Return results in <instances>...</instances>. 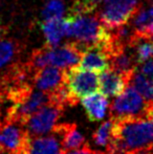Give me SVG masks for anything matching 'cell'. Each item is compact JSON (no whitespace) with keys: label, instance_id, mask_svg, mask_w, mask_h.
I'll list each match as a JSON object with an SVG mask.
<instances>
[{"label":"cell","instance_id":"6da1fadb","mask_svg":"<svg viewBox=\"0 0 153 154\" xmlns=\"http://www.w3.org/2000/svg\"><path fill=\"white\" fill-rule=\"evenodd\" d=\"M110 119L113 121L125 119H152V102L142 97L132 86L128 85L111 103Z\"/></svg>","mask_w":153,"mask_h":154},{"label":"cell","instance_id":"7a4b0ae2","mask_svg":"<svg viewBox=\"0 0 153 154\" xmlns=\"http://www.w3.org/2000/svg\"><path fill=\"white\" fill-rule=\"evenodd\" d=\"M105 31L106 27L101 23L98 17L84 15L72 19L66 36L75 37L78 40V46L83 53L87 47L98 42Z\"/></svg>","mask_w":153,"mask_h":154},{"label":"cell","instance_id":"3957f363","mask_svg":"<svg viewBox=\"0 0 153 154\" xmlns=\"http://www.w3.org/2000/svg\"><path fill=\"white\" fill-rule=\"evenodd\" d=\"M137 0H104L98 18L107 29L126 24L139 10Z\"/></svg>","mask_w":153,"mask_h":154},{"label":"cell","instance_id":"277c9868","mask_svg":"<svg viewBox=\"0 0 153 154\" xmlns=\"http://www.w3.org/2000/svg\"><path fill=\"white\" fill-rule=\"evenodd\" d=\"M63 80L70 93L77 99L99 89V75L94 71L83 70L78 66L63 68Z\"/></svg>","mask_w":153,"mask_h":154},{"label":"cell","instance_id":"5b68a950","mask_svg":"<svg viewBox=\"0 0 153 154\" xmlns=\"http://www.w3.org/2000/svg\"><path fill=\"white\" fill-rule=\"evenodd\" d=\"M63 108L61 105L49 101L46 105L36 111L24 123V127L31 137L44 135L50 132L54 126L63 113Z\"/></svg>","mask_w":153,"mask_h":154},{"label":"cell","instance_id":"8992f818","mask_svg":"<svg viewBox=\"0 0 153 154\" xmlns=\"http://www.w3.org/2000/svg\"><path fill=\"white\" fill-rule=\"evenodd\" d=\"M47 46V45H46ZM82 51L77 42L67 43L63 46H47V62L48 66L67 68L79 63Z\"/></svg>","mask_w":153,"mask_h":154},{"label":"cell","instance_id":"52a82bcc","mask_svg":"<svg viewBox=\"0 0 153 154\" xmlns=\"http://www.w3.org/2000/svg\"><path fill=\"white\" fill-rule=\"evenodd\" d=\"M64 82L63 69L56 66H45L34 75L33 84L39 90L51 92Z\"/></svg>","mask_w":153,"mask_h":154},{"label":"cell","instance_id":"ba28073f","mask_svg":"<svg viewBox=\"0 0 153 154\" xmlns=\"http://www.w3.org/2000/svg\"><path fill=\"white\" fill-rule=\"evenodd\" d=\"M26 154H63L60 137L54 131L48 135L31 137L26 148Z\"/></svg>","mask_w":153,"mask_h":154},{"label":"cell","instance_id":"9c48e42d","mask_svg":"<svg viewBox=\"0 0 153 154\" xmlns=\"http://www.w3.org/2000/svg\"><path fill=\"white\" fill-rule=\"evenodd\" d=\"M79 67L82 69L103 72L109 69V60L106 54L100 47L93 44L87 47L82 53L79 61Z\"/></svg>","mask_w":153,"mask_h":154},{"label":"cell","instance_id":"30bf717a","mask_svg":"<svg viewBox=\"0 0 153 154\" xmlns=\"http://www.w3.org/2000/svg\"><path fill=\"white\" fill-rule=\"evenodd\" d=\"M50 131H54L58 134L61 140V145L63 150L77 149L86 144L85 137L82 135L81 132L78 130L76 124H56Z\"/></svg>","mask_w":153,"mask_h":154},{"label":"cell","instance_id":"8fae6325","mask_svg":"<svg viewBox=\"0 0 153 154\" xmlns=\"http://www.w3.org/2000/svg\"><path fill=\"white\" fill-rule=\"evenodd\" d=\"M82 105L90 122H100L106 116L108 100L106 95L103 93L92 92L83 97Z\"/></svg>","mask_w":153,"mask_h":154},{"label":"cell","instance_id":"7c38bea8","mask_svg":"<svg viewBox=\"0 0 153 154\" xmlns=\"http://www.w3.org/2000/svg\"><path fill=\"white\" fill-rule=\"evenodd\" d=\"M70 23H72V19L68 17L64 19L57 18L45 20L44 23H42L41 27H42V31L46 38L47 46H57L61 41L62 37L66 35Z\"/></svg>","mask_w":153,"mask_h":154},{"label":"cell","instance_id":"4fadbf2b","mask_svg":"<svg viewBox=\"0 0 153 154\" xmlns=\"http://www.w3.org/2000/svg\"><path fill=\"white\" fill-rule=\"evenodd\" d=\"M127 86V82L123 75L110 68L103 71L99 78V87L106 97H118L124 91Z\"/></svg>","mask_w":153,"mask_h":154},{"label":"cell","instance_id":"5bb4252c","mask_svg":"<svg viewBox=\"0 0 153 154\" xmlns=\"http://www.w3.org/2000/svg\"><path fill=\"white\" fill-rule=\"evenodd\" d=\"M128 85L132 86L145 101L152 102V80L148 79L141 71L137 70V68L133 71Z\"/></svg>","mask_w":153,"mask_h":154},{"label":"cell","instance_id":"9a60e30c","mask_svg":"<svg viewBox=\"0 0 153 154\" xmlns=\"http://www.w3.org/2000/svg\"><path fill=\"white\" fill-rule=\"evenodd\" d=\"M96 6L98 5L92 0H76L70 6L66 17L70 19H75L79 16L91 15L96 12Z\"/></svg>","mask_w":153,"mask_h":154},{"label":"cell","instance_id":"2e32d148","mask_svg":"<svg viewBox=\"0 0 153 154\" xmlns=\"http://www.w3.org/2000/svg\"><path fill=\"white\" fill-rule=\"evenodd\" d=\"M112 126H113V120L109 119L108 121L104 122L96 129V131L92 135V138H93L96 146L99 147L108 146V144L111 140V137H112Z\"/></svg>","mask_w":153,"mask_h":154},{"label":"cell","instance_id":"e0dca14e","mask_svg":"<svg viewBox=\"0 0 153 154\" xmlns=\"http://www.w3.org/2000/svg\"><path fill=\"white\" fill-rule=\"evenodd\" d=\"M130 48H135V61L137 64H142L143 62L150 59L152 56L151 39H142L136 41Z\"/></svg>","mask_w":153,"mask_h":154},{"label":"cell","instance_id":"ac0fdd59","mask_svg":"<svg viewBox=\"0 0 153 154\" xmlns=\"http://www.w3.org/2000/svg\"><path fill=\"white\" fill-rule=\"evenodd\" d=\"M64 13V3L61 0H49L42 12L44 20L61 18Z\"/></svg>","mask_w":153,"mask_h":154},{"label":"cell","instance_id":"d6986e66","mask_svg":"<svg viewBox=\"0 0 153 154\" xmlns=\"http://www.w3.org/2000/svg\"><path fill=\"white\" fill-rule=\"evenodd\" d=\"M17 45L13 41H2L0 43V67L6 65L16 54Z\"/></svg>","mask_w":153,"mask_h":154},{"label":"cell","instance_id":"ffe728a7","mask_svg":"<svg viewBox=\"0 0 153 154\" xmlns=\"http://www.w3.org/2000/svg\"><path fill=\"white\" fill-rule=\"evenodd\" d=\"M63 154H105L102 152H98L90 148L89 145L86 143L82 147L77 149H70V150H63Z\"/></svg>","mask_w":153,"mask_h":154},{"label":"cell","instance_id":"44dd1931","mask_svg":"<svg viewBox=\"0 0 153 154\" xmlns=\"http://www.w3.org/2000/svg\"><path fill=\"white\" fill-rule=\"evenodd\" d=\"M142 67H141V72L144 75L148 78V79L152 80V75H153V64H152V60L151 58L148 59L147 61L142 63Z\"/></svg>","mask_w":153,"mask_h":154},{"label":"cell","instance_id":"7402d4cb","mask_svg":"<svg viewBox=\"0 0 153 154\" xmlns=\"http://www.w3.org/2000/svg\"><path fill=\"white\" fill-rule=\"evenodd\" d=\"M92 1H93L94 3L96 4V5H99V4H100V3H101V2H102V1H104V0H92Z\"/></svg>","mask_w":153,"mask_h":154},{"label":"cell","instance_id":"603a6c76","mask_svg":"<svg viewBox=\"0 0 153 154\" xmlns=\"http://www.w3.org/2000/svg\"><path fill=\"white\" fill-rule=\"evenodd\" d=\"M0 39H1V34H0Z\"/></svg>","mask_w":153,"mask_h":154}]
</instances>
